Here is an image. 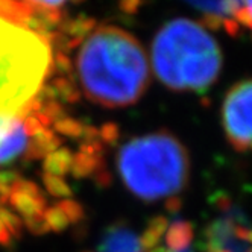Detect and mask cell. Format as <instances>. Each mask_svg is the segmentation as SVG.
Here are the masks:
<instances>
[{
  "label": "cell",
  "mask_w": 252,
  "mask_h": 252,
  "mask_svg": "<svg viewBox=\"0 0 252 252\" xmlns=\"http://www.w3.org/2000/svg\"><path fill=\"white\" fill-rule=\"evenodd\" d=\"M53 68L94 105L125 108L137 103L151 82V61L126 29L94 19L63 20L52 40Z\"/></svg>",
  "instance_id": "1"
},
{
  "label": "cell",
  "mask_w": 252,
  "mask_h": 252,
  "mask_svg": "<svg viewBox=\"0 0 252 252\" xmlns=\"http://www.w3.org/2000/svg\"><path fill=\"white\" fill-rule=\"evenodd\" d=\"M151 68L172 92L201 93L218 81L223 57L220 46L202 22L173 19L155 33Z\"/></svg>",
  "instance_id": "2"
},
{
  "label": "cell",
  "mask_w": 252,
  "mask_h": 252,
  "mask_svg": "<svg viewBox=\"0 0 252 252\" xmlns=\"http://www.w3.org/2000/svg\"><path fill=\"white\" fill-rule=\"evenodd\" d=\"M117 169L135 197L154 202L186 189L190 157L178 137L161 129L126 141L117 154Z\"/></svg>",
  "instance_id": "3"
},
{
  "label": "cell",
  "mask_w": 252,
  "mask_h": 252,
  "mask_svg": "<svg viewBox=\"0 0 252 252\" xmlns=\"http://www.w3.org/2000/svg\"><path fill=\"white\" fill-rule=\"evenodd\" d=\"M53 71L47 37L0 19V113L17 116Z\"/></svg>",
  "instance_id": "4"
},
{
  "label": "cell",
  "mask_w": 252,
  "mask_h": 252,
  "mask_svg": "<svg viewBox=\"0 0 252 252\" xmlns=\"http://www.w3.org/2000/svg\"><path fill=\"white\" fill-rule=\"evenodd\" d=\"M222 126L234 149L252 152V78L228 90L222 103Z\"/></svg>",
  "instance_id": "5"
},
{
  "label": "cell",
  "mask_w": 252,
  "mask_h": 252,
  "mask_svg": "<svg viewBox=\"0 0 252 252\" xmlns=\"http://www.w3.org/2000/svg\"><path fill=\"white\" fill-rule=\"evenodd\" d=\"M201 17V22L216 31L237 35L242 29L239 0H181Z\"/></svg>",
  "instance_id": "6"
},
{
  "label": "cell",
  "mask_w": 252,
  "mask_h": 252,
  "mask_svg": "<svg viewBox=\"0 0 252 252\" xmlns=\"http://www.w3.org/2000/svg\"><path fill=\"white\" fill-rule=\"evenodd\" d=\"M105 169L103 159V145L102 140L94 141H81L78 152L73 155V164L70 173L75 178H88L94 176Z\"/></svg>",
  "instance_id": "7"
},
{
  "label": "cell",
  "mask_w": 252,
  "mask_h": 252,
  "mask_svg": "<svg viewBox=\"0 0 252 252\" xmlns=\"http://www.w3.org/2000/svg\"><path fill=\"white\" fill-rule=\"evenodd\" d=\"M102 252H141L140 240L125 225H113L108 228L100 243Z\"/></svg>",
  "instance_id": "8"
},
{
  "label": "cell",
  "mask_w": 252,
  "mask_h": 252,
  "mask_svg": "<svg viewBox=\"0 0 252 252\" xmlns=\"http://www.w3.org/2000/svg\"><path fill=\"white\" fill-rule=\"evenodd\" d=\"M61 145H63V138L57 135V132L53 129L46 128L37 135H33L32 140L28 143V146L25 149V163L46 158L50 152L60 149Z\"/></svg>",
  "instance_id": "9"
},
{
  "label": "cell",
  "mask_w": 252,
  "mask_h": 252,
  "mask_svg": "<svg viewBox=\"0 0 252 252\" xmlns=\"http://www.w3.org/2000/svg\"><path fill=\"white\" fill-rule=\"evenodd\" d=\"M8 204L14 210L19 211L25 219L33 218V216H37V214H44V211L47 208V199H46L44 193H41L38 196H33L29 193L11 190Z\"/></svg>",
  "instance_id": "10"
},
{
  "label": "cell",
  "mask_w": 252,
  "mask_h": 252,
  "mask_svg": "<svg viewBox=\"0 0 252 252\" xmlns=\"http://www.w3.org/2000/svg\"><path fill=\"white\" fill-rule=\"evenodd\" d=\"M28 146V134L23 128V120L15 126L12 134L0 145V164H9L19 157L22 152H25Z\"/></svg>",
  "instance_id": "11"
},
{
  "label": "cell",
  "mask_w": 252,
  "mask_h": 252,
  "mask_svg": "<svg viewBox=\"0 0 252 252\" xmlns=\"http://www.w3.org/2000/svg\"><path fill=\"white\" fill-rule=\"evenodd\" d=\"M193 242V225L187 220H175L166 231V243L170 251L179 252Z\"/></svg>",
  "instance_id": "12"
},
{
  "label": "cell",
  "mask_w": 252,
  "mask_h": 252,
  "mask_svg": "<svg viewBox=\"0 0 252 252\" xmlns=\"http://www.w3.org/2000/svg\"><path fill=\"white\" fill-rule=\"evenodd\" d=\"M73 152L68 148H60L57 151L50 152L43 163L44 173L53 175V176H65L71 170V164H73Z\"/></svg>",
  "instance_id": "13"
},
{
  "label": "cell",
  "mask_w": 252,
  "mask_h": 252,
  "mask_svg": "<svg viewBox=\"0 0 252 252\" xmlns=\"http://www.w3.org/2000/svg\"><path fill=\"white\" fill-rule=\"evenodd\" d=\"M167 228H169V220L164 218V216H157V218H154L148 223L146 231L143 232V236L140 239L141 249L146 252L155 249L158 246L161 237H163V234H166Z\"/></svg>",
  "instance_id": "14"
},
{
  "label": "cell",
  "mask_w": 252,
  "mask_h": 252,
  "mask_svg": "<svg viewBox=\"0 0 252 252\" xmlns=\"http://www.w3.org/2000/svg\"><path fill=\"white\" fill-rule=\"evenodd\" d=\"M84 129H85V125L73 117L64 116L60 120L53 122V131L70 138H82Z\"/></svg>",
  "instance_id": "15"
},
{
  "label": "cell",
  "mask_w": 252,
  "mask_h": 252,
  "mask_svg": "<svg viewBox=\"0 0 252 252\" xmlns=\"http://www.w3.org/2000/svg\"><path fill=\"white\" fill-rule=\"evenodd\" d=\"M41 181L46 187V190L55 197H70L71 196V187L65 183L64 178L60 176H53L49 173L41 175Z\"/></svg>",
  "instance_id": "16"
},
{
  "label": "cell",
  "mask_w": 252,
  "mask_h": 252,
  "mask_svg": "<svg viewBox=\"0 0 252 252\" xmlns=\"http://www.w3.org/2000/svg\"><path fill=\"white\" fill-rule=\"evenodd\" d=\"M0 220L3 222V225L6 226V229L9 231V234L14 239H17V240L23 239L25 223L14 211L8 210L6 207H0Z\"/></svg>",
  "instance_id": "17"
},
{
  "label": "cell",
  "mask_w": 252,
  "mask_h": 252,
  "mask_svg": "<svg viewBox=\"0 0 252 252\" xmlns=\"http://www.w3.org/2000/svg\"><path fill=\"white\" fill-rule=\"evenodd\" d=\"M44 219L49 225V228L53 232H63L68 228V219L65 218V214L58 205H52L47 207L44 211Z\"/></svg>",
  "instance_id": "18"
},
{
  "label": "cell",
  "mask_w": 252,
  "mask_h": 252,
  "mask_svg": "<svg viewBox=\"0 0 252 252\" xmlns=\"http://www.w3.org/2000/svg\"><path fill=\"white\" fill-rule=\"evenodd\" d=\"M31 5L35 11H47V12H63L64 6L68 3H81L82 0H23Z\"/></svg>",
  "instance_id": "19"
},
{
  "label": "cell",
  "mask_w": 252,
  "mask_h": 252,
  "mask_svg": "<svg viewBox=\"0 0 252 252\" xmlns=\"http://www.w3.org/2000/svg\"><path fill=\"white\" fill-rule=\"evenodd\" d=\"M63 213L65 214V218L68 219V222L71 223H81L84 219H85V213H84V207L78 202V201H73V199H65V201H60L57 204Z\"/></svg>",
  "instance_id": "20"
},
{
  "label": "cell",
  "mask_w": 252,
  "mask_h": 252,
  "mask_svg": "<svg viewBox=\"0 0 252 252\" xmlns=\"http://www.w3.org/2000/svg\"><path fill=\"white\" fill-rule=\"evenodd\" d=\"M25 226L28 228V231L32 234V236H44V234H47L50 231L46 219H44V214H37L33 216V218H28L25 219Z\"/></svg>",
  "instance_id": "21"
},
{
  "label": "cell",
  "mask_w": 252,
  "mask_h": 252,
  "mask_svg": "<svg viewBox=\"0 0 252 252\" xmlns=\"http://www.w3.org/2000/svg\"><path fill=\"white\" fill-rule=\"evenodd\" d=\"M22 120L12 116V114H6V113H0V145L12 134V131L15 129V126L19 125Z\"/></svg>",
  "instance_id": "22"
},
{
  "label": "cell",
  "mask_w": 252,
  "mask_h": 252,
  "mask_svg": "<svg viewBox=\"0 0 252 252\" xmlns=\"http://www.w3.org/2000/svg\"><path fill=\"white\" fill-rule=\"evenodd\" d=\"M120 132H119V126L114 123H105L100 128V140L102 143H106V145H114V143L119 140Z\"/></svg>",
  "instance_id": "23"
},
{
  "label": "cell",
  "mask_w": 252,
  "mask_h": 252,
  "mask_svg": "<svg viewBox=\"0 0 252 252\" xmlns=\"http://www.w3.org/2000/svg\"><path fill=\"white\" fill-rule=\"evenodd\" d=\"M242 12V29L252 35V0H239Z\"/></svg>",
  "instance_id": "24"
},
{
  "label": "cell",
  "mask_w": 252,
  "mask_h": 252,
  "mask_svg": "<svg viewBox=\"0 0 252 252\" xmlns=\"http://www.w3.org/2000/svg\"><path fill=\"white\" fill-rule=\"evenodd\" d=\"M23 128H25V131H26V134L28 135H37L38 132H41L43 129H46L44 126L41 125V122L37 119V116H35V113L33 114H29L28 117H25L23 119Z\"/></svg>",
  "instance_id": "25"
},
{
  "label": "cell",
  "mask_w": 252,
  "mask_h": 252,
  "mask_svg": "<svg viewBox=\"0 0 252 252\" xmlns=\"http://www.w3.org/2000/svg\"><path fill=\"white\" fill-rule=\"evenodd\" d=\"M0 246H3V248L12 246V236L9 234V231L6 229V226L3 225L2 220H0Z\"/></svg>",
  "instance_id": "26"
},
{
  "label": "cell",
  "mask_w": 252,
  "mask_h": 252,
  "mask_svg": "<svg viewBox=\"0 0 252 252\" xmlns=\"http://www.w3.org/2000/svg\"><path fill=\"white\" fill-rule=\"evenodd\" d=\"M234 234H236V237L245 240V242H252V229L248 228V226H236L234 228Z\"/></svg>",
  "instance_id": "27"
},
{
  "label": "cell",
  "mask_w": 252,
  "mask_h": 252,
  "mask_svg": "<svg viewBox=\"0 0 252 252\" xmlns=\"http://www.w3.org/2000/svg\"><path fill=\"white\" fill-rule=\"evenodd\" d=\"M208 252H231V251L220 246H208Z\"/></svg>",
  "instance_id": "28"
},
{
  "label": "cell",
  "mask_w": 252,
  "mask_h": 252,
  "mask_svg": "<svg viewBox=\"0 0 252 252\" xmlns=\"http://www.w3.org/2000/svg\"><path fill=\"white\" fill-rule=\"evenodd\" d=\"M248 252H252V249H249V251H248Z\"/></svg>",
  "instance_id": "29"
}]
</instances>
